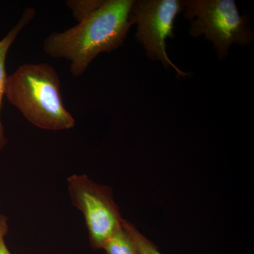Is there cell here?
Instances as JSON below:
<instances>
[{"label":"cell","instance_id":"1","mask_svg":"<svg viewBox=\"0 0 254 254\" xmlns=\"http://www.w3.org/2000/svg\"><path fill=\"white\" fill-rule=\"evenodd\" d=\"M133 3V0L103 1L74 27L47 37L43 49L53 58L70 62L71 73L79 77L98 55L123 44L131 26L129 14Z\"/></svg>","mask_w":254,"mask_h":254},{"label":"cell","instance_id":"2","mask_svg":"<svg viewBox=\"0 0 254 254\" xmlns=\"http://www.w3.org/2000/svg\"><path fill=\"white\" fill-rule=\"evenodd\" d=\"M5 96L26 120L41 129L72 128L75 120L66 110L58 73L48 64H23L6 78Z\"/></svg>","mask_w":254,"mask_h":254},{"label":"cell","instance_id":"3","mask_svg":"<svg viewBox=\"0 0 254 254\" xmlns=\"http://www.w3.org/2000/svg\"><path fill=\"white\" fill-rule=\"evenodd\" d=\"M184 16L191 22L190 35H205L213 43L219 57L227 56L235 43L246 46L253 40V33L245 16H241L234 0L184 1Z\"/></svg>","mask_w":254,"mask_h":254},{"label":"cell","instance_id":"4","mask_svg":"<svg viewBox=\"0 0 254 254\" xmlns=\"http://www.w3.org/2000/svg\"><path fill=\"white\" fill-rule=\"evenodd\" d=\"M68 191L73 205L83 213L92 248L102 250L123 227L118 205L110 187L95 183L86 175L67 179Z\"/></svg>","mask_w":254,"mask_h":254},{"label":"cell","instance_id":"5","mask_svg":"<svg viewBox=\"0 0 254 254\" xmlns=\"http://www.w3.org/2000/svg\"><path fill=\"white\" fill-rule=\"evenodd\" d=\"M184 1L138 0L133 1L129 14L131 25L137 24L136 38L150 60L160 61L165 68L171 66L182 77L189 76L171 61L166 51L168 38H173L175 21L183 11Z\"/></svg>","mask_w":254,"mask_h":254},{"label":"cell","instance_id":"6","mask_svg":"<svg viewBox=\"0 0 254 254\" xmlns=\"http://www.w3.org/2000/svg\"><path fill=\"white\" fill-rule=\"evenodd\" d=\"M35 16H36V11L34 9L26 8L17 24L2 40L0 41V151L4 149L7 144V138L5 136L4 128L1 120V110L2 108L3 98L5 95L6 78H7L6 73V65H5L6 55L10 47L17 38L18 33L31 22Z\"/></svg>","mask_w":254,"mask_h":254},{"label":"cell","instance_id":"7","mask_svg":"<svg viewBox=\"0 0 254 254\" xmlns=\"http://www.w3.org/2000/svg\"><path fill=\"white\" fill-rule=\"evenodd\" d=\"M105 254H140L136 245L124 226L103 246Z\"/></svg>","mask_w":254,"mask_h":254},{"label":"cell","instance_id":"8","mask_svg":"<svg viewBox=\"0 0 254 254\" xmlns=\"http://www.w3.org/2000/svg\"><path fill=\"white\" fill-rule=\"evenodd\" d=\"M123 226L129 234L140 254H162L158 250V247L138 231L134 225L127 220H124Z\"/></svg>","mask_w":254,"mask_h":254},{"label":"cell","instance_id":"9","mask_svg":"<svg viewBox=\"0 0 254 254\" xmlns=\"http://www.w3.org/2000/svg\"><path fill=\"white\" fill-rule=\"evenodd\" d=\"M102 0H72L66 4L72 11L73 17L79 22L91 14L102 4Z\"/></svg>","mask_w":254,"mask_h":254},{"label":"cell","instance_id":"10","mask_svg":"<svg viewBox=\"0 0 254 254\" xmlns=\"http://www.w3.org/2000/svg\"><path fill=\"white\" fill-rule=\"evenodd\" d=\"M7 218L0 214V254H12L5 244L4 237L8 232Z\"/></svg>","mask_w":254,"mask_h":254}]
</instances>
